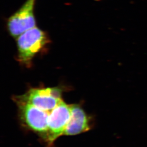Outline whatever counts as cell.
I'll list each match as a JSON object with an SVG mask.
<instances>
[{"label": "cell", "instance_id": "7a4b0ae2", "mask_svg": "<svg viewBox=\"0 0 147 147\" xmlns=\"http://www.w3.org/2000/svg\"><path fill=\"white\" fill-rule=\"evenodd\" d=\"M20 120L24 127L34 132L45 141L47 134L49 115L51 111L41 110L24 101L14 99Z\"/></svg>", "mask_w": 147, "mask_h": 147}, {"label": "cell", "instance_id": "6da1fadb", "mask_svg": "<svg viewBox=\"0 0 147 147\" xmlns=\"http://www.w3.org/2000/svg\"><path fill=\"white\" fill-rule=\"evenodd\" d=\"M16 39L17 61L28 68L32 65L34 58L40 53H45L51 43L48 34L37 27L25 32Z\"/></svg>", "mask_w": 147, "mask_h": 147}, {"label": "cell", "instance_id": "8992f818", "mask_svg": "<svg viewBox=\"0 0 147 147\" xmlns=\"http://www.w3.org/2000/svg\"><path fill=\"white\" fill-rule=\"evenodd\" d=\"M91 118L85 112L81 106L71 105V117L63 135L73 136L89 131L91 129Z\"/></svg>", "mask_w": 147, "mask_h": 147}, {"label": "cell", "instance_id": "277c9868", "mask_svg": "<svg viewBox=\"0 0 147 147\" xmlns=\"http://www.w3.org/2000/svg\"><path fill=\"white\" fill-rule=\"evenodd\" d=\"M35 1L26 0L19 9L8 18L6 26L11 37L16 39L22 33L36 27Z\"/></svg>", "mask_w": 147, "mask_h": 147}, {"label": "cell", "instance_id": "5b68a950", "mask_svg": "<svg viewBox=\"0 0 147 147\" xmlns=\"http://www.w3.org/2000/svg\"><path fill=\"white\" fill-rule=\"evenodd\" d=\"M71 117V105L62 100L49 115L48 129L45 142L50 147L58 138L63 136Z\"/></svg>", "mask_w": 147, "mask_h": 147}, {"label": "cell", "instance_id": "3957f363", "mask_svg": "<svg viewBox=\"0 0 147 147\" xmlns=\"http://www.w3.org/2000/svg\"><path fill=\"white\" fill-rule=\"evenodd\" d=\"M60 88H31L24 94L13 98L24 101L46 111H52L63 100Z\"/></svg>", "mask_w": 147, "mask_h": 147}]
</instances>
